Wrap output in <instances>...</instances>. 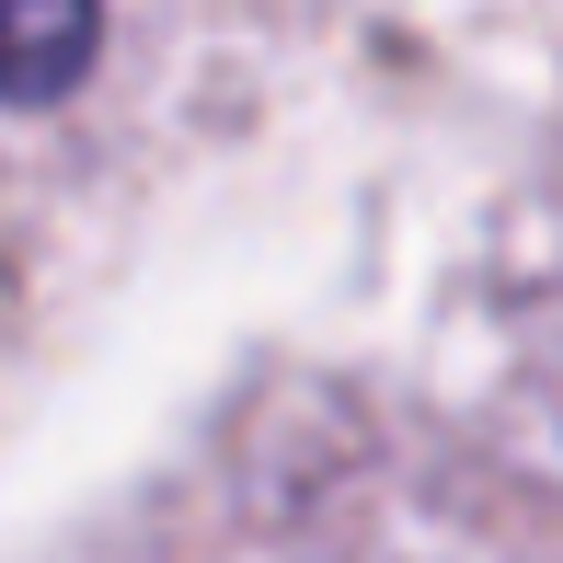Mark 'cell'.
<instances>
[{"label": "cell", "mask_w": 563, "mask_h": 563, "mask_svg": "<svg viewBox=\"0 0 563 563\" xmlns=\"http://www.w3.org/2000/svg\"><path fill=\"white\" fill-rule=\"evenodd\" d=\"M104 58V0H0V104H69Z\"/></svg>", "instance_id": "cell-1"}]
</instances>
